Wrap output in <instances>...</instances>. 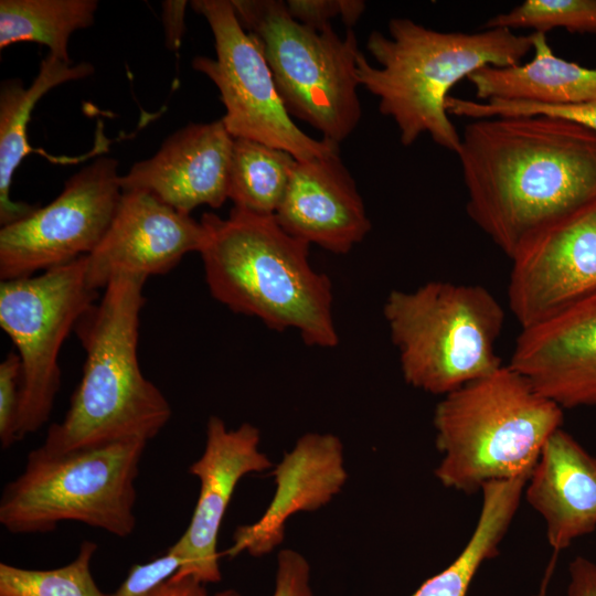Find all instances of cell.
Here are the masks:
<instances>
[{"label":"cell","mask_w":596,"mask_h":596,"mask_svg":"<svg viewBox=\"0 0 596 596\" xmlns=\"http://www.w3.org/2000/svg\"><path fill=\"white\" fill-rule=\"evenodd\" d=\"M456 155L469 217L510 259L596 203V132L567 119H472Z\"/></svg>","instance_id":"cell-1"},{"label":"cell","mask_w":596,"mask_h":596,"mask_svg":"<svg viewBox=\"0 0 596 596\" xmlns=\"http://www.w3.org/2000/svg\"><path fill=\"white\" fill-rule=\"evenodd\" d=\"M206 241L199 253L214 299L268 328L297 330L304 342H339L330 278L312 268L309 244L288 234L275 215L233 206L226 219L204 213Z\"/></svg>","instance_id":"cell-2"},{"label":"cell","mask_w":596,"mask_h":596,"mask_svg":"<svg viewBox=\"0 0 596 596\" xmlns=\"http://www.w3.org/2000/svg\"><path fill=\"white\" fill-rule=\"evenodd\" d=\"M148 278L113 277L103 296L78 320L85 351L81 381L63 419L53 423L41 447L65 454L110 441H149L169 422L172 409L141 372L138 360L140 311Z\"/></svg>","instance_id":"cell-3"},{"label":"cell","mask_w":596,"mask_h":596,"mask_svg":"<svg viewBox=\"0 0 596 596\" xmlns=\"http://www.w3.org/2000/svg\"><path fill=\"white\" fill-rule=\"evenodd\" d=\"M387 26L389 35L373 31L366 40L380 66L360 52L356 74L360 85L379 98L380 113L394 120L405 147L427 134L456 153L460 134L446 109L450 89L485 66L520 64L532 51V33L502 28L447 32L407 18L391 19Z\"/></svg>","instance_id":"cell-4"},{"label":"cell","mask_w":596,"mask_h":596,"mask_svg":"<svg viewBox=\"0 0 596 596\" xmlns=\"http://www.w3.org/2000/svg\"><path fill=\"white\" fill-rule=\"evenodd\" d=\"M563 417L562 407L502 365L436 405L435 441L443 458L435 476L466 493L490 481L529 478Z\"/></svg>","instance_id":"cell-5"},{"label":"cell","mask_w":596,"mask_h":596,"mask_svg":"<svg viewBox=\"0 0 596 596\" xmlns=\"http://www.w3.org/2000/svg\"><path fill=\"white\" fill-rule=\"evenodd\" d=\"M128 438L65 454L41 446L2 490L0 523L10 533H47L65 521L129 536L136 526V479L147 446Z\"/></svg>","instance_id":"cell-6"},{"label":"cell","mask_w":596,"mask_h":596,"mask_svg":"<svg viewBox=\"0 0 596 596\" xmlns=\"http://www.w3.org/2000/svg\"><path fill=\"white\" fill-rule=\"evenodd\" d=\"M383 315L402 375L415 389L444 396L503 365L496 344L504 310L482 286L433 280L392 290Z\"/></svg>","instance_id":"cell-7"},{"label":"cell","mask_w":596,"mask_h":596,"mask_svg":"<svg viewBox=\"0 0 596 596\" xmlns=\"http://www.w3.org/2000/svg\"><path fill=\"white\" fill-rule=\"evenodd\" d=\"M273 74L290 116L340 145L361 119L356 36L341 39L328 26L311 29L289 13L281 0H231Z\"/></svg>","instance_id":"cell-8"},{"label":"cell","mask_w":596,"mask_h":596,"mask_svg":"<svg viewBox=\"0 0 596 596\" xmlns=\"http://www.w3.org/2000/svg\"><path fill=\"white\" fill-rule=\"evenodd\" d=\"M98 291L86 277V256L39 275L1 280L0 326L21 363L18 440L50 418L61 385V348Z\"/></svg>","instance_id":"cell-9"},{"label":"cell","mask_w":596,"mask_h":596,"mask_svg":"<svg viewBox=\"0 0 596 596\" xmlns=\"http://www.w3.org/2000/svg\"><path fill=\"white\" fill-rule=\"evenodd\" d=\"M211 28L215 57L196 56L192 67L210 78L225 107L221 118L233 138L285 150L297 160L339 152V143L315 139L291 119L259 47L241 24L231 0H194Z\"/></svg>","instance_id":"cell-10"},{"label":"cell","mask_w":596,"mask_h":596,"mask_svg":"<svg viewBox=\"0 0 596 596\" xmlns=\"http://www.w3.org/2000/svg\"><path fill=\"white\" fill-rule=\"evenodd\" d=\"M119 179L117 160L99 157L68 178L51 203L1 226L0 279L33 276L91 254L116 213Z\"/></svg>","instance_id":"cell-11"},{"label":"cell","mask_w":596,"mask_h":596,"mask_svg":"<svg viewBox=\"0 0 596 596\" xmlns=\"http://www.w3.org/2000/svg\"><path fill=\"white\" fill-rule=\"evenodd\" d=\"M512 260L509 308L521 329L596 292V203L542 234Z\"/></svg>","instance_id":"cell-12"},{"label":"cell","mask_w":596,"mask_h":596,"mask_svg":"<svg viewBox=\"0 0 596 596\" xmlns=\"http://www.w3.org/2000/svg\"><path fill=\"white\" fill-rule=\"evenodd\" d=\"M207 227L142 191H123L100 243L86 255L89 286L104 289L121 274H166L189 253H200Z\"/></svg>","instance_id":"cell-13"},{"label":"cell","mask_w":596,"mask_h":596,"mask_svg":"<svg viewBox=\"0 0 596 596\" xmlns=\"http://www.w3.org/2000/svg\"><path fill=\"white\" fill-rule=\"evenodd\" d=\"M259 440L258 428L249 423L227 428L219 416L209 418L204 450L189 466L200 491L190 523L177 540L185 564L174 576H192L205 585L221 581L219 532L235 488L245 476L274 467Z\"/></svg>","instance_id":"cell-14"},{"label":"cell","mask_w":596,"mask_h":596,"mask_svg":"<svg viewBox=\"0 0 596 596\" xmlns=\"http://www.w3.org/2000/svg\"><path fill=\"white\" fill-rule=\"evenodd\" d=\"M233 143L221 119L188 124L170 135L152 157L120 175V187L147 192L185 214L199 205L219 209L228 199Z\"/></svg>","instance_id":"cell-15"},{"label":"cell","mask_w":596,"mask_h":596,"mask_svg":"<svg viewBox=\"0 0 596 596\" xmlns=\"http://www.w3.org/2000/svg\"><path fill=\"white\" fill-rule=\"evenodd\" d=\"M509 365L563 409L596 406V292L521 329Z\"/></svg>","instance_id":"cell-16"},{"label":"cell","mask_w":596,"mask_h":596,"mask_svg":"<svg viewBox=\"0 0 596 596\" xmlns=\"http://www.w3.org/2000/svg\"><path fill=\"white\" fill-rule=\"evenodd\" d=\"M272 475L276 489L268 507L255 522L236 528L227 556L246 552L259 557L273 552L284 541L289 518L328 504L348 479L342 441L333 434L307 433Z\"/></svg>","instance_id":"cell-17"},{"label":"cell","mask_w":596,"mask_h":596,"mask_svg":"<svg viewBox=\"0 0 596 596\" xmlns=\"http://www.w3.org/2000/svg\"><path fill=\"white\" fill-rule=\"evenodd\" d=\"M275 217L288 234L334 254L349 253L371 230L339 152L296 161Z\"/></svg>","instance_id":"cell-18"},{"label":"cell","mask_w":596,"mask_h":596,"mask_svg":"<svg viewBox=\"0 0 596 596\" xmlns=\"http://www.w3.org/2000/svg\"><path fill=\"white\" fill-rule=\"evenodd\" d=\"M525 488L555 552L595 531L596 457L562 428L546 440Z\"/></svg>","instance_id":"cell-19"},{"label":"cell","mask_w":596,"mask_h":596,"mask_svg":"<svg viewBox=\"0 0 596 596\" xmlns=\"http://www.w3.org/2000/svg\"><path fill=\"white\" fill-rule=\"evenodd\" d=\"M532 36L531 61L507 67L485 66L468 76L477 100L565 106L596 99V67L555 55L546 34L532 32Z\"/></svg>","instance_id":"cell-20"},{"label":"cell","mask_w":596,"mask_h":596,"mask_svg":"<svg viewBox=\"0 0 596 596\" xmlns=\"http://www.w3.org/2000/svg\"><path fill=\"white\" fill-rule=\"evenodd\" d=\"M94 66L87 62H65L47 53L29 86L19 78H8L0 87V224L17 222L36 207L10 196L13 174L31 152L26 128L36 103L51 89L91 76Z\"/></svg>","instance_id":"cell-21"},{"label":"cell","mask_w":596,"mask_h":596,"mask_svg":"<svg viewBox=\"0 0 596 596\" xmlns=\"http://www.w3.org/2000/svg\"><path fill=\"white\" fill-rule=\"evenodd\" d=\"M526 481L528 478H514L483 485L480 514L468 543L454 562L426 579L411 596H467L479 567L498 554Z\"/></svg>","instance_id":"cell-22"},{"label":"cell","mask_w":596,"mask_h":596,"mask_svg":"<svg viewBox=\"0 0 596 596\" xmlns=\"http://www.w3.org/2000/svg\"><path fill=\"white\" fill-rule=\"evenodd\" d=\"M96 0H1L0 49L18 42L49 47L55 57L72 62L71 35L94 23Z\"/></svg>","instance_id":"cell-23"},{"label":"cell","mask_w":596,"mask_h":596,"mask_svg":"<svg viewBox=\"0 0 596 596\" xmlns=\"http://www.w3.org/2000/svg\"><path fill=\"white\" fill-rule=\"evenodd\" d=\"M297 159L258 141L234 138L228 199L234 207L275 215Z\"/></svg>","instance_id":"cell-24"},{"label":"cell","mask_w":596,"mask_h":596,"mask_svg":"<svg viewBox=\"0 0 596 596\" xmlns=\"http://www.w3.org/2000/svg\"><path fill=\"white\" fill-rule=\"evenodd\" d=\"M97 544L84 541L77 556L52 570H29L0 563V596H109L95 583L91 561Z\"/></svg>","instance_id":"cell-25"},{"label":"cell","mask_w":596,"mask_h":596,"mask_svg":"<svg viewBox=\"0 0 596 596\" xmlns=\"http://www.w3.org/2000/svg\"><path fill=\"white\" fill-rule=\"evenodd\" d=\"M532 29L546 34L564 28L572 33L596 34V0H525L490 18L483 29Z\"/></svg>","instance_id":"cell-26"},{"label":"cell","mask_w":596,"mask_h":596,"mask_svg":"<svg viewBox=\"0 0 596 596\" xmlns=\"http://www.w3.org/2000/svg\"><path fill=\"white\" fill-rule=\"evenodd\" d=\"M446 109L449 115L470 120L496 116L521 115L560 117L596 132V99L565 106H539L505 100L479 102L449 96L446 102Z\"/></svg>","instance_id":"cell-27"},{"label":"cell","mask_w":596,"mask_h":596,"mask_svg":"<svg viewBox=\"0 0 596 596\" xmlns=\"http://www.w3.org/2000/svg\"><path fill=\"white\" fill-rule=\"evenodd\" d=\"M185 564L175 541L164 554L143 564H134L126 578L109 596H148L174 576Z\"/></svg>","instance_id":"cell-28"},{"label":"cell","mask_w":596,"mask_h":596,"mask_svg":"<svg viewBox=\"0 0 596 596\" xmlns=\"http://www.w3.org/2000/svg\"><path fill=\"white\" fill-rule=\"evenodd\" d=\"M21 363L18 353H9L0 363V443L8 449L18 440Z\"/></svg>","instance_id":"cell-29"},{"label":"cell","mask_w":596,"mask_h":596,"mask_svg":"<svg viewBox=\"0 0 596 596\" xmlns=\"http://www.w3.org/2000/svg\"><path fill=\"white\" fill-rule=\"evenodd\" d=\"M273 596H313L310 565L299 552L291 549L279 552Z\"/></svg>","instance_id":"cell-30"},{"label":"cell","mask_w":596,"mask_h":596,"mask_svg":"<svg viewBox=\"0 0 596 596\" xmlns=\"http://www.w3.org/2000/svg\"><path fill=\"white\" fill-rule=\"evenodd\" d=\"M285 2L295 20L318 31L330 26L331 19L341 14V0H288Z\"/></svg>","instance_id":"cell-31"},{"label":"cell","mask_w":596,"mask_h":596,"mask_svg":"<svg viewBox=\"0 0 596 596\" xmlns=\"http://www.w3.org/2000/svg\"><path fill=\"white\" fill-rule=\"evenodd\" d=\"M570 584L566 596H596V564L583 556L575 557L568 567ZM540 596H545L542 590Z\"/></svg>","instance_id":"cell-32"},{"label":"cell","mask_w":596,"mask_h":596,"mask_svg":"<svg viewBox=\"0 0 596 596\" xmlns=\"http://www.w3.org/2000/svg\"><path fill=\"white\" fill-rule=\"evenodd\" d=\"M184 0H167L162 2V23L166 44L171 51H178L184 34V15L188 7Z\"/></svg>","instance_id":"cell-33"},{"label":"cell","mask_w":596,"mask_h":596,"mask_svg":"<svg viewBox=\"0 0 596 596\" xmlns=\"http://www.w3.org/2000/svg\"><path fill=\"white\" fill-rule=\"evenodd\" d=\"M148 596H241V594L230 588L210 595L205 588V584L192 576H172Z\"/></svg>","instance_id":"cell-34"},{"label":"cell","mask_w":596,"mask_h":596,"mask_svg":"<svg viewBox=\"0 0 596 596\" xmlns=\"http://www.w3.org/2000/svg\"><path fill=\"white\" fill-rule=\"evenodd\" d=\"M365 9L361 0H341L340 18L348 29H351L360 19Z\"/></svg>","instance_id":"cell-35"}]
</instances>
